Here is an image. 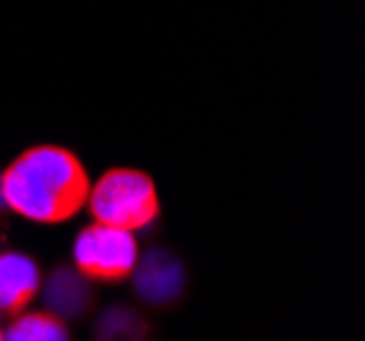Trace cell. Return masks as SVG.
I'll use <instances>...</instances> for the list:
<instances>
[{
    "mask_svg": "<svg viewBox=\"0 0 365 341\" xmlns=\"http://www.w3.org/2000/svg\"><path fill=\"white\" fill-rule=\"evenodd\" d=\"M139 243L134 233L101 221L88 224L74 240V268L91 281L118 284L134 276Z\"/></svg>",
    "mask_w": 365,
    "mask_h": 341,
    "instance_id": "3957f363",
    "label": "cell"
},
{
    "mask_svg": "<svg viewBox=\"0 0 365 341\" xmlns=\"http://www.w3.org/2000/svg\"><path fill=\"white\" fill-rule=\"evenodd\" d=\"M137 273V290L145 300L150 303H169L175 300L182 290V270L175 257L167 251H153L145 257V263L134 268Z\"/></svg>",
    "mask_w": 365,
    "mask_h": 341,
    "instance_id": "5b68a950",
    "label": "cell"
},
{
    "mask_svg": "<svg viewBox=\"0 0 365 341\" xmlns=\"http://www.w3.org/2000/svg\"><path fill=\"white\" fill-rule=\"evenodd\" d=\"M9 341H68V325L55 311H19L11 317V325L3 327Z\"/></svg>",
    "mask_w": 365,
    "mask_h": 341,
    "instance_id": "52a82bcc",
    "label": "cell"
},
{
    "mask_svg": "<svg viewBox=\"0 0 365 341\" xmlns=\"http://www.w3.org/2000/svg\"><path fill=\"white\" fill-rule=\"evenodd\" d=\"M41 290V270L22 251H0V317L28 309Z\"/></svg>",
    "mask_w": 365,
    "mask_h": 341,
    "instance_id": "277c9868",
    "label": "cell"
},
{
    "mask_svg": "<svg viewBox=\"0 0 365 341\" xmlns=\"http://www.w3.org/2000/svg\"><path fill=\"white\" fill-rule=\"evenodd\" d=\"M0 341H3V327H0Z\"/></svg>",
    "mask_w": 365,
    "mask_h": 341,
    "instance_id": "ba28073f",
    "label": "cell"
},
{
    "mask_svg": "<svg viewBox=\"0 0 365 341\" xmlns=\"http://www.w3.org/2000/svg\"><path fill=\"white\" fill-rule=\"evenodd\" d=\"M93 221L120 227L128 233L148 230L161 216L158 188L148 172L112 167L91 186L88 205Z\"/></svg>",
    "mask_w": 365,
    "mask_h": 341,
    "instance_id": "7a4b0ae2",
    "label": "cell"
},
{
    "mask_svg": "<svg viewBox=\"0 0 365 341\" xmlns=\"http://www.w3.org/2000/svg\"><path fill=\"white\" fill-rule=\"evenodd\" d=\"M91 175L63 145H33L0 172L3 205L33 224H66L85 210Z\"/></svg>",
    "mask_w": 365,
    "mask_h": 341,
    "instance_id": "6da1fadb",
    "label": "cell"
},
{
    "mask_svg": "<svg viewBox=\"0 0 365 341\" xmlns=\"http://www.w3.org/2000/svg\"><path fill=\"white\" fill-rule=\"evenodd\" d=\"M44 297L49 311L58 317H82L93 303L91 279H85L76 268H58L44 284Z\"/></svg>",
    "mask_w": 365,
    "mask_h": 341,
    "instance_id": "8992f818",
    "label": "cell"
}]
</instances>
